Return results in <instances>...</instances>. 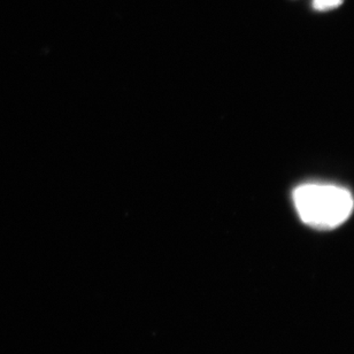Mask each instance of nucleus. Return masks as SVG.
Segmentation results:
<instances>
[{"label":"nucleus","instance_id":"obj_1","mask_svg":"<svg viewBox=\"0 0 354 354\" xmlns=\"http://www.w3.org/2000/svg\"><path fill=\"white\" fill-rule=\"evenodd\" d=\"M293 203L304 223L334 229L344 223L354 207L351 192L331 184L307 183L293 191Z\"/></svg>","mask_w":354,"mask_h":354},{"label":"nucleus","instance_id":"obj_2","mask_svg":"<svg viewBox=\"0 0 354 354\" xmlns=\"http://www.w3.org/2000/svg\"><path fill=\"white\" fill-rule=\"evenodd\" d=\"M344 0H314L313 6L317 10H329L341 6Z\"/></svg>","mask_w":354,"mask_h":354}]
</instances>
